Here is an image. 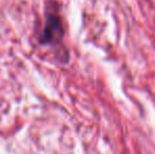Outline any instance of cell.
Returning <instances> with one entry per match:
<instances>
[{
    "label": "cell",
    "mask_w": 155,
    "mask_h": 154,
    "mask_svg": "<svg viewBox=\"0 0 155 154\" xmlns=\"http://www.w3.org/2000/svg\"><path fill=\"white\" fill-rule=\"evenodd\" d=\"M63 33L64 31H63L61 17L58 15L57 12H53V11L47 12L45 29L40 38L41 42L43 44L58 42L62 39Z\"/></svg>",
    "instance_id": "obj_1"
}]
</instances>
